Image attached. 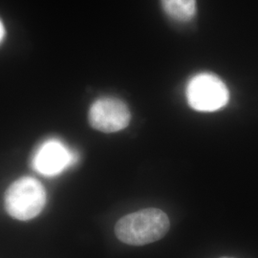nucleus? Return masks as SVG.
Masks as SVG:
<instances>
[{
    "instance_id": "nucleus-1",
    "label": "nucleus",
    "mask_w": 258,
    "mask_h": 258,
    "mask_svg": "<svg viewBox=\"0 0 258 258\" xmlns=\"http://www.w3.org/2000/svg\"><path fill=\"white\" fill-rule=\"evenodd\" d=\"M170 229L166 212L155 208L143 209L121 217L115 225V235L120 242L141 247L164 238Z\"/></svg>"
},
{
    "instance_id": "nucleus-2",
    "label": "nucleus",
    "mask_w": 258,
    "mask_h": 258,
    "mask_svg": "<svg viewBox=\"0 0 258 258\" xmlns=\"http://www.w3.org/2000/svg\"><path fill=\"white\" fill-rule=\"evenodd\" d=\"M46 197L43 184L33 177L24 176L14 181L6 189L4 207L14 219L29 221L43 211Z\"/></svg>"
},
{
    "instance_id": "nucleus-3",
    "label": "nucleus",
    "mask_w": 258,
    "mask_h": 258,
    "mask_svg": "<svg viewBox=\"0 0 258 258\" xmlns=\"http://www.w3.org/2000/svg\"><path fill=\"white\" fill-rule=\"evenodd\" d=\"M188 104L197 111L212 112L224 107L230 100L226 84L215 75H196L188 82L185 89Z\"/></svg>"
},
{
    "instance_id": "nucleus-4",
    "label": "nucleus",
    "mask_w": 258,
    "mask_h": 258,
    "mask_svg": "<svg viewBox=\"0 0 258 258\" xmlns=\"http://www.w3.org/2000/svg\"><path fill=\"white\" fill-rule=\"evenodd\" d=\"M128 106L116 98H102L93 102L88 120L93 128L103 133H114L125 128L130 122Z\"/></svg>"
},
{
    "instance_id": "nucleus-5",
    "label": "nucleus",
    "mask_w": 258,
    "mask_h": 258,
    "mask_svg": "<svg viewBox=\"0 0 258 258\" xmlns=\"http://www.w3.org/2000/svg\"><path fill=\"white\" fill-rule=\"evenodd\" d=\"M77 155L56 139H50L37 148L32 160V166L38 173L55 176L73 165Z\"/></svg>"
},
{
    "instance_id": "nucleus-6",
    "label": "nucleus",
    "mask_w": 258,
    "mask_h": 258,
    "mask_svg": "<svg viewBox=\"0 0 258 258\" xmlns=\"http://www.w3.org/2000/svg\"><path fill=\"white\" fill-rule=\"evenodd\" d=\"M166 15L179 22H187L196 14V0H161Z\"/></svg>"
},
{
    "instance_id": "nucleus-7",
    "label": "nucleus",
    "mask_w": 258,
    "mask_h": 258,
    "mask_svg": "<svg viewBox=\"0 0 258 258\" xmlns=\"http://www.w3.org/2000/svg\"><path fill=\"white\" fill-rule=\"evenodd\" d=\"M4 37H5V28H4L3 23H2L1 20H0V43H1V41L3 40Z\"/></svg>"
},
{
    "instance_id": "nucleus-8",
    "label": "nucleus",
    "mask_w": 258,
    "mask_h": 258,
    "mask_svg": "<svg viewBox=\"0 0 258 258\" xmlns=\"http://www.w3.org/2000/svg\"><path fill=\"white\" fill-rule=\"evenodd\" d=\"M220 258H234V257H228V256H223V257Z\"/></svg>"
}]
</instances>
